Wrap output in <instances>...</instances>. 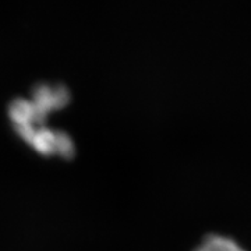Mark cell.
<instances>
[{"mask_svg":"<svg viewBox=\"0 0 251 251\" xmlns=\"http://www.w3.org/2000/svg\"><path fill=\"white\" fill-rule=\"evenodd\" d=\"M69 100V90L62 84H38L32 91V99L11 100L9 113L17 133L27 140L36 125H41L46 113L63 106Z\"/></svg>","mask_w":251,"mask_h":251,"instance_id":"1","label":"cell"},{"mask_svg":"<svg viewBox=\"0 0 251 251\" xmlns=\"http://www.w3.org/2000/svg\"><path fill=\"white\" fill-rule=\"evenodd\" d=\"M27 141L42 153H59L62 156H70L74 153V143L72 137L62 130L38 127L28 137Z\"/></svg>","mask_w":251,"mask_h":251,"instance_id":"2","label":"cell"},{"mask_svg":"<svg viewBox=\"0 0 251 251\" xmlns=\"http://www.w3.org/2000/svg\"><path fill=\"white\" fill-rule=\"evenodd\" d=\"M194 251H247L233 237L219 233H211L204 237Z\"/></svg>","mask_w":251,"mask_h":251,"instance_id":"3","label":"cell"}]
</instances>
